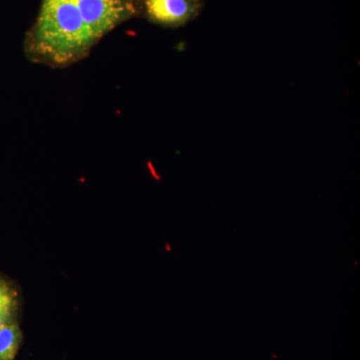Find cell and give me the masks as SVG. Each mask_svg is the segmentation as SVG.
I'll return each instance as SVG.
<instances>
[{"label":"cell","instance_id":"277c9868","mask_svg":"<svg viewBox=\"0 0 360 360\" xmlns=\"http://www.w3.org/2000/svg\"><path fill=\"white\" fill-rule=\"evenodd\" d=\"M18 309V292L11 284L0 278V328L15 321Z\"/></svg>","mask_w":360,"mask_h":360},{"label":"cell","instance_id":"3957f363","mask_svg":"<svg viewBox=\"0 0 360 360\" xmlns=\"http://www.w3.org/2000/svg\"><path fill=\"white\" fill-rule=\"evenodd\" d=\"M21 341V331L16 321L0 328V360H14Z\"/></svg>","mask_w":360,"mask_h":360},{"label":"cell","instance_id":"7a4b0ae2","mask_svg":"<svg viewBox=\"0 0 360 360\" xmlns=\"http://www.w3.org/2000/svg\"><path fill=\"white\" fill-rule=\"evenodd\" d=\"M146 14L153 22L179 26L196 14V0H144Z\"/></svg>","mask_w":360,"mask_h":360},{"label":"cell","instance_id":"6da1fadb","mask_svg":"<svg viewBox=\"0 0 360 360\" xmlns=\"http://www.w3.org/2000/svg\"><path fill=\"white\" fill-rule=\"evenodd\" d=\"M136 13L135 0H42L26 37V56L66 68L86 58L99 40Z\"/></svg>","mask_w":360,"mask_h":360}]
</instances>
